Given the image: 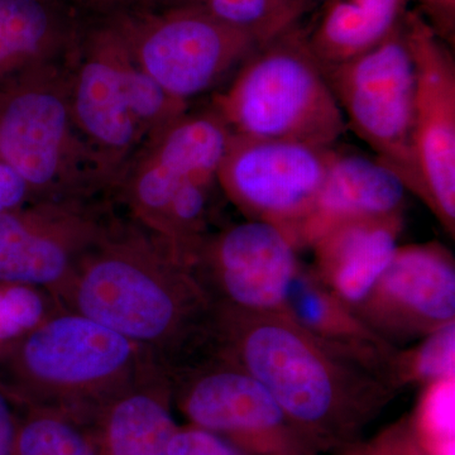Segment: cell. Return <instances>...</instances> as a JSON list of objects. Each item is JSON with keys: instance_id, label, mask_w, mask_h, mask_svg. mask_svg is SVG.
Returning <instances> with one entry per match:
<instances>
[{"instance_id": "3", "label": "cell", "mask_w": 455, "mask_h": 455, "mask_svg": "<svg viewBox=\"0 0 455 455\" xmlns=\"http://www.w3.org/2000/svg\"><path fill=\"white\" fill-rule=\"evenodd\" d=\"M158 372L166 370L139 344L62 307L0 361V386L20 407L89 425L110 398Z\"/></svg>"}, {"instance_id": "22", "label": "cell", "mask_w": 455, "mask_h": 455, "mask_svg": "<svg viewBox=\"0 0 455 455\" xmlns=\"http://www.w3.org/2000/svg\"><path fill=\"white\" fill-rule=\"evenodd\" d=\"M170 5L203 9L221 22L250 33L260 44L299 25L313 8L295 0H171Z\"/></svg>"}, {"instance_id": "9", "label": "cell", "mask_w": 455, "mask_h": 455, "mask_svg": "<svg viewBox=\"0 0 455 455\" xmlns=\"http://www.w3.org/2000/svg\"><path fill=\"white\" fill-rule=\"evenodd\" d=\"M322 70L347 128L396 173L407 191L420 196L412 143L415 66L403 22L374 49Z\"/></svg>"}, {"instance_id": "24", "label": "cell", "mask_w": 455, "mask_h": 455, "mask_svg": "<svg viewBox=\"0 0 455 455\" xmlns=\"http://www.w3.org/2000/svg\"><path fill=\"white\" fill-rule=\"evenodd\" d=\"M61 309L55 296L46 290L0 283V361L44 320Z\"/></svg>"}, {"instance_id": "17", "label": "cell", "mask_w": 455, "mask_h": 455, "mask_svg": "<svg viewBox=\"0 0 455 455\" xmlns=\"http://www.w3.org/2000/svg\"><path fill=\"white\" fill-rule=\"evenodd\" d=\"M403 223V217H394L331 228L310 245L315 256L311 269L355 313L390 265Z\"/></svg>"}, {"instance_id": "29", "label": "cell", "mask_w": 455, "mask_h": 455, "mask_svg": "<svg viewBox=\"0 0 455 455\" xmlns=\"http://www.w3.org/2000/svg\"><path fill=\"white\" fill-rule=\"evenodd\" d=\"M416 11L449 46H454L455 0H411Z\"/></svg>"}, {"instance_id": "27", "label": "cell", "mask_w": 455, "mask_h": 455, "mask_svg": "<svg viewBox=\"0 0 455 455\" xmlns=\"http://www.w3.org/2000/svg\"><path fill=\"white\" fill-rule=\"evenodd\" d=\"M340 455H430L421 444L411 418L403 419L391 425L368 442L353 443L341 449Z\"/></svg>"}, {"instance_id": "16", "label": "cell", "mask_w": 455, "mask_h": 455, "mask_svg": "<svg viewBox=\"0 0 455 455\" xmlns=\"http://www.w3.org/2000/svg\"><path fill=\"white\" fill-rule=\"evenodd\" d=\"M407 188L394 171L376 158L334 151L324 181L295 241L310 245L348 221L403 217Z\"/></svg>"}, {"instance_id": "15", "label": "cell", "mask_w": 455, "mask_h": 455, "mask_svg": "<svg viewBox=\"0 0 455 455\" xmlns=\"http://www.w3.org/2000/svg\"><path fill=\"white\" fill-rule=\"evenodd\" d=\"M355 314L385 339L387 335L424 338L454 322L453 256L435 242L398 245Z\"/></svg>"}, {"instance_id": "32", "label": "cell", "mask_w": 455, "mask_h": 455, "mask_svg": "<svg viewBox=\"0 0 455 455\" xmlns=\"http://www.w3.org/2000/svg\"><path fill=\"white\" fill-rule=\"evenodd\" d=\"M20 406L0 386V455H13Z\"/></svg>"}, {"instance_id": "13", "label": "cell", "mask_w": 455, "mask_h": 455, "mask_svg": "<svg viewBox=\"0 0 455 455\" xmlns=\"http://www.w3.org/2000/svg\"><path fill=\"white\" fill-rule=\"evenodd\" d=\"M415 66L414 155L421 202L455 233V61L416 9L403 20Z\"/></svg>"}, {"instance_id": "30", "label": "cell", "mask_w": 455, "mask_h": 455, "mask_svg": "<svg viewBox=\"0 0 455 455\" xmlns=\"http://www.w3.org/2000/svg\"><path fill=\"white\" fill-rule=\"evenodd\" d=\"M89 17H109L122 12L167 7L171 0H68Z\"/></svg>"}, {"instance_id": "5", "label": "cell", "mask_w": 455, "mask_h": 455, "mask_svg": "<svg viewBox=\"0 0 455 455\" xmlns=\"http://www.w3.org/2000/svg\"><path fill=\"white\" fill-rule=\"evenodd\" d=\"M66 62L75 124L110 197L132 158L190 103L171 97L136 64L107 17L86 16Z\"/></svg>"}, {"instance_id": "25", "label": "cell", "mask_w": 455, "mask_h": 455, "mask_svg": "<svg viewBox=\"0 0 455 455\" xmlns=\"http://www.w3.org/2000/svg\"><path fill=\"white\" fill-rule=\"evenodd\" d=\"M455 377V322L425 335L418 347L398 352L392 361L390 382L403 385H429Z\"/></svg>"}, {"instance_id": "7", "label": "cell", "mask_w": 455, "mask_h": 455, "mask_svg": "<svg viewBox=\"0 0 455 455\" xmlns=\"http://www.w3.org/2000/svg\"><path fill=\"white\" fill-rule=\"evenodd\" d=\"M66 61L0 85V158L25 180L35 200L110 199L75 124Z\"/></svg>"}, {"instance_id": "21", "label": "cell", "mask_w": 455, "mask_h": 455, "mask_svg": "<svg viewBox=\"0 0 455 455\" xmlns=\"http://www.w3.org/2000/svg\"><path fill=\"white\" fill-rule=\"evenodd\" d=\"M411 0H323L307 44L322 68L363 55L403 25Z\"/></svg>"}, {"instance_id": "8", "label": "cell", "mask_w": 455, "mask_h": 455, "mask_svg": "<svg viewBox=\"0 0 455 455\" xmlns=\"http://www.w3.org/2000/svg\"><path fill=\"white\" fill-rule=\"evenodd\" d=\"M107 18L136 64L164 92L187 103L226 84L263 44L191 5L136 9Z\"/></svg>"}, {"instance_id": "18", "label": "cell", "mask_w": 455, "mask_h": 455, "mask_svg": "<svg viewBox=\"0 0 455 455\" xmlns=\"http://www.w3.org/2000/svg\"><path fill=\"white\" fill-rule=\"evenodd\" d=\"M85 18L68 0H0V85L68 59Z\"/></svg>"}, {"instance_id": "12", "label": "cell", "mask_w": 455, "mask_h": 455, "mask_svg": "<svg viewBox=\"0 0 455 455\" xmlns=\"http://www.w3.org/2000/svg\"><path fill=\"white\" fill-rule=\"evenodd\" d=\"M334 151V147L233 134L218 170V184L247 220L283 228L296 243Z\"/></svg>"}, {"instance_id": "10", "label": "cell", "mask_w": 455, "mask_h": 455, "mask_svg": "<svg viewBox=\"0 0 455 455\" xmlns=\"http://www.w3.org/2000/svg\"><path fill=\"white\" fill-rule=\"evenodd\" d=\"M173 407L188 424L257 455H317L267 388L247 371L206 353L167 372Z\"/></svg>"}, {"instance_id": "6", "label": "cell", "mask_w": 455, "mask_h": 455, "mask_svg": "<svg viewBox=\"0 0 455 455\" xmlns=\"http://www.w3.org/2000/svg\"><path fill=\"white\" fill-rule=\"evenodd\" d=\"M211 106L251 139L331 148L348 131L300 23L260 44Z\"/></svg>"}, {"instance_id": "1", "label": "cell", "mask_w": 455, "mask_h": 455, "mask_svg": "<svg viewBox=\"0 0 455 455\" xmlns=\"http://www.w3.org/2000/svg\"><path fill=\"white\" fill-rule=\"evenodd\" d=\"M55 298L139 344L166 372L211 353L215 304L194 269L116 214Z\"/></svg>"}, {"instance_id": "33", "label": "cell", "mask_w": 455, "mask_h": 455, "mask_svg": "<svg viewBox=\"0 0 455 455\" xmlns=\"http://www.w3.org/2000/svg\"><path fill=\"white\" fill-rule=\"evenodd\" d=\"M295 2L307 3V4L313 5V7H315L316 4V0H295Z\"/></svg>"}, {"instance_id": "4", "label": "cell", "mask_w": 455, "mask_h": 455, "mask_svg": "<svg viewBox=\"0 0 455 455\" xmlns=\"http://www.w3.org/2000/svg\"><path fill=\"white\" fill-rule=\"evenodd\" d=\"M232 136L214 108H190L137 152L110 199L180 260L193 265L212 233L218 170Z\"/></svg>"}, {"instance_id": "2", "label": "cell", "mask_w": 455, "mask_h": 455, "mask_svg": "<svg viewBox=\"0 0 455 455\" xmlns=\"http://www.w3.org/2000/svg\"><path fill=\"white\" fill-rule=\"evenodd\" d=\"M212 352L262 383L317 455L358 442L395 390L379 374L320 340L286 313L215 304Z\"/></svg>"}, {"instance_id": "11", "label": "cell", "mask_w": 455, "mask_h": 455, "mask_svg": "<svg viewBox=\"0 0 455 455\" xmlns=\"http://www.w3.org/2000/svg\"><path fill=\"white\" fill-rule=\"evenodd\" d=\"M110 199L33 200L0 212V283L53 296L118 212Z\"/></svg>"}, {"instance_id": "20", "label": "cell", "mask_w": 455, "mask_h": 455, "mask_svg": "<svg viewBox=\"0 0 455 455\" xmlns=\"http://www.w3.org/2000/svg\"><path fill=\"white\" fill-rule=\"evenodd\" d=\"M283 313L309 333L361 362L391 385L390 368L397 349L334 295L311 267L301 266L299 269Z\"/></svg>"}, {"instance_id": "19", "label": "cell", "mask_w": 455, "mask_h": 455, "mask_svg": "<svg viewBox=\"0 0 455 455\" xmlns=\"http://www.w3.org/2000/svg\"><path fill=\"white\" fill-rule=\"evenodd\" d=\"M167 372L110 398L88 425L100 455H166L179 425Z\"/></svg>"}, {"instance_id": "23", "label": "cell", "mask_w": 455, "mask_h": 455, "mask_svg": "<svg viewBox=\"0 0 455 455\" xmlns=\"http://www.w3.org/2000/svg\"><path fill=\"white\" fill-rule=\"evenodd\" d=\"M13 455H100L88 425L49 410L20 407Z\"/></svg>"}, {"instance_id": "28", "label": "cell", "mask_w": 455, "mask_h": 455, "mask_svg": "<svg viewBox=\"0 0 455 455\" xmlns=\"http://www.w3.org/2000/svg\"><path fill=\"white\" fill-rule=\"evenodd\" d=\"M166 455H257L236 447L211 431L187 424L179 427Z\"/></svg>"}, {"instance_id": "31", "label": "cell", "mask_w": 455, "mask_h": 455, "mask_svg": "<svg viewBox=\"0 0 455 455\" xmlns=\"http://www.w3.org/2000/svg\"><path fill=\"white\" fill-rule=\"evenodd\" d=\"M33 200L25 180L0 158V212L20 208Z\"/></svg>"}, {"instance_id": "26", "label": "cell", "mask_w": 455, "mask_h": 455, "mask_svg": "<svg viewBox=\"0 0 455 455\" xmlns=\"http://www.w3.org/2000/svg\"><path fill=\"white\" fill-rule=\"evenodd\" d=\"M455 377L425 386L412 425L430 455H454Z\"/></svg>"}, {"instance_id": "14", "label": "cell", "mask_w": 455, "mask_h": 455, "mask_svg": "<svg viewBox=\"0 0 455 455\" xmlns=\"http://www.w3.org/2000/svg\"><path fill=\"white\" fill-rule=\"evenodd\" d=\"M283 228L260 220L211 233L193 262L212 302L259 313H283L301 263Z\"/></svg>"}]
</instances>
